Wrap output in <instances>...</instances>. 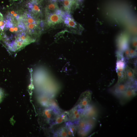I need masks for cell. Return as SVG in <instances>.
Instances as JSON below:
<instances>
[{
  "instance_id": "obj_16",
  "label": "cell",
  "mask_w": 137,
  "mask_h": 137,
  "mask_svg": "<svg viewBox=\"0 0 137 137\" xmlns=\"http://www.w3.org/2000/svg\"><path fill=\"white\" fill-rule=\"evenodd\" d=\"M52 1L54 2H56L57 0H51Z\"/></svg>"
},
{
  "instance_id": "obj_1",
  "label": "cell",
  "mask_w": 137,
  "mask_h": 137,
  "mask_svg": "<svg viewBox=\"0 0 137 137\" xmlns=\"http://www.w3.org/2000/svg\"><path fill=\"white\" fill-rule=\"evenodd\" d=\"M65 12L59 9L55 12L46 15L47 26L53 27L63 22V17Z\"/></svg>"
},
{
  "instance_id": "obj_4",
  "label": "cell",
  "mask_w": 137,
  "mask_h": 137,
  "mask_svg": "<svg viewBox=\"0 0 137 137\" xmlns=\"http://www.w3.org/2000/svg\"><path fill=\"white\" fill-rule=\"evenodd\" d=\"M40 3L36 1H32L28 4L29 11L38 17L41 15L42 14L41 7Z\"/></svg>"
},
{
  "instance_id": "obj_15",
  "label": "cell",
  "mask_w": 137,
  "mask_h": 137,
  "mask_svg": "<svg viewBox=\"0 0 137 137\" xmlns=\"http://www.w3.org/2000/svg\"><path fill=\"white\" fill-rule=\"evenodd\" d=\"M9 13L13 15L15 13V12L14 11H11L10 13Z\"/></svg>"
},
{
  "instance_id": "obj_10",
  "label": "cell",
  "mask_w": 137,
  "mask_h": 137,
  "mask_svg": "<svg viewBox=\"0 0 137 137\" xmlns=\"http://www.w3.org/2000/svg\"><path fill=\"white\" fill-rule=\"evenodd\" d=\"M126 88V86L125 84H120L118 85L116 87V91L118 93L123 92L125 91Z\"/></svg>"
},
{
  "instance_id": "obj_17",
  "label": "cell",
  "mask_w": 137,
  "mask_h": 137,
  "mask_svg": "<svg viewBox=\"0 0 137 137\" xmlns=\"http://www.w3.org/2000/svg\"><path fill=\"white\" fill-rule=\"evenodd\" d=\"M32 1H36V0H32Z\"/></svg>"
},
{
  "instance_id": "obj_9",
  "label": "cell",
  "mask_w": 137,
  "mask_h": 137,
  "mask_svg": "<svg viewBox=\"0 0 137 137\" xmlns=\"http://www.w3.org/2000/svg\"><path fill=\"white\" fill-rule=\"evenodd\" d=\"M126 75L128 78L132 81L134 79V71L128 67H126L125 71Z\"/></svg>"
},
{
  "instance_id": "obj_2",
  "label": "cell",
  "mask_w": 137,
  "mask_h": 137,
  "mask_svg": "<svg viewBox=\"0 0 137 137\" xmlns=\"http://www.w3.org/2000/svg\"><path fill=\"white\" fill-rule=\"evenodd\" d=\"M63 22L65 25L67 27L75 31L81 26L77 23L71 15L65 12L63 17Z\"/></svg>"
},
{
  "instance_id": "obj_14",
  "label": "cell",
  "mask_w": 137,
  "mask_h": 137,
  "mask_svg": "<svg viewBox=\"0 0 137 137\" xmlns=\"http://www.w3.org/2000/svg\"><path fill=\"white\" fill-rule=\"evenodd\" d=\"M74 1L76 8L79 7L80 4H81L83 1V0H74Z\"/></svg>"
},
{
  "instance_id": "obj_3",
  "label": "cell",
  "mask_w": 137,
  "mask_h": 137,
  "mask_svg": "<svg viewBox=\"0 0 137 137\" xmlns=\"http://www.w3.org/2000/svg\"><path fill=\"white\" fill-rule=\"evenodd\" d=\"M91 99V93L85 92L81 95L76 106L80 109H84L89 105Z\"/></svg>"
},
{
  "instance_id": "obj_8",
  "label": "cell",
  "mask_w": 137,
  "mask_h": 137,
  "mask_svg": "<svg viewBox=\"0 0 137 137\" xmlns=\"http://www.w3.org/2000/svg\"><path fill=\"white\" fill-rule=\"evenodd\" d=\"M55 136L68 137L66 127H62L59 128L54 133Z\"/></svg>"
},
{
  "instance_id": "obj_5",
  "label": "cell",
  "mask_w": 137,
  "mask_h": 137,
  "mask_svg": "<svg viewBox=\"0 0 137 137\" xmlns=\"http://www.w3.org/2000/svg\"><path fill=\"white\" fill-rule=\"evenodd\" d=\"M63 7L65 12L70 13L74 9H76L75 3L74 0H61Z\"/></svg>"
},
{
  "instance_id": "obj_13",
  "label": "cell",
  "mask_w": 137,
  "mask_h": 137,
  "mask_svg": "<svg viewBox=\"0 0 137 137\" xmlns=\"http://www.w3.org/2000/svg\"><path fill=\"white\" fill-rule=\"evenodd\" d=\"M4 96V92L3 90L0 88V103L2 101Z\"/></svg>"
},
{
  "instance_id": "obj_11",
  "label": "cell",
  "mask_w": 137,
  "mask_h": 137,
  "mask_svg": "<svg viewBox=\"0 0 137 137\" xmlns=\"http://www.w3.org/2000/svg\"><path fill=\"white\" fill-rule=\"evenodd\" d=\"M134 93V91L133 90H128L125 92V95L127 97H130L133 95Z\"/></svg>"
},
{
  "instance_id": "obj_6",
  "label": "cell",
  "mask_w": 137,
  "mask_h": 137,
  "mask_svg": "<svg viewBox=\"0 0 137 137\" xmlns=\"http://www.w3.org/2000/svg\"><path fill=\"white\" fill-rule=\"evenodd\" d=\"M59 9V7L56 2L52 1V2L48 4L46 7V15L55 12Z\"/></svg>"
},
{
  "instance_id": "obj_12",
  "label": "cell",
  "mask_w": 137,
  "mask_h": 137,
  "mask_svg": "<svg viewBox=\"0 0 137 137\" xmlns=\"http://www.w3.org/2000/svg\"><path fill=\"white\" fill-rule=\"evenodd\" d=\"M136 52L133 50H129V58L134 57L136 56Z\"/></svg>"
},
{
  "instance_id": "obj_18",
  "label": "cell",
  "mask_w": 137,
  "mask_h": 137,
  "mask_svg": "<svg viewBox=\"0 0 137 137\" xmlns=\"http://www.w3.org/2000/svg\"></svg>"
},
{
  "instance_id": "obj_7",
  "label": "cell",
  "mask_w": 137,
  "mask_h": 137,
  "mask_svg": "<svg viewBox=\"0 0 137 137\" xmlns=\"http://www.w3.org/2000/svg\"><path fill=\"white\" fill-rule=\"evenodd\" d=\"M68 120L67 112L66 113H61L56 117L52 124L55 125L62 123Z\"/></svg>"
}]
</instances>
